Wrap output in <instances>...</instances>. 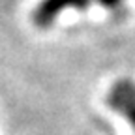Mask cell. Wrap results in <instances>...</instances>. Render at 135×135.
<instances>
[{"label":"cell","mask_w":135,"mask_h":135,"mask_svg":"<svg viewBox=\"0 0 135 135\" xmlns=\"http://www.w3.org/2000/svg\"><path fill=\"white\" fill-rule=\"evenodd\" d=\"M107 103L113 111L122 114L135 131V84L129 79H122L113 84Z\"/></svg>","instance_id":"6da1fadb"},{"label":"cell","mask_w":135,"mask_h":135,"mask_svg":"<svg viewBox=\"0 0 135 135\" xmlns=\"http://www.w3.org/2000/svg\"><path fill=\"white\" fill-rule=\"evenodd\" d=\"M88 4H90V0H43L34 11V23L41 28L51 26L60 11H64L68 8L86 9Z\"/></svg>","instance_id":"7a4b0ae2"},{"label":"cell","mask_w":135,"mask_h":135,"mask_svg":"<svg viewBox=\"0 0 135 135\" xmlns=\"http://www.w3.org/2000/svg\"><path fill=\"white\" fill-rule=\"evenodd\" d=\"M94 2H98L99 6H103L107 9H116L124 4V0H94Z\"/></svg>","instance_id":"3957f363"}]
</instances>
